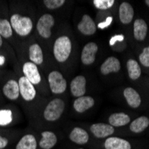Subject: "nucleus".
<instances>
[{
	"label": "nucleus",
	"instance_id": "obj_15",
	"mask_svg": "<svg viewBox=\"0 0 149 149\" xmlns=\"http://www.w3.org/2000/svg\"><path fill=\"white\" fill-rule=\"evenodd\" d=\"M104 147L105 149H131L129 141L116 137L108 138L104 142Z\"/></svg>",
	"mask_w": 149,
	"mask_h": 149
},
{
	"label": "nucleus",
	"instance_id": "obj_33",
	"mask_svg": "<svg viewBox=\"0 0 149 149\" xmlns=\"http://www.w3.org/2000/svg\"><path fill=\"white\" fill-rule=\"evenodd\" d=\"M7 145H8V139L2 136H0V149L5 148Z\"/></svg>",
	"mask_w": 149,
	"mask_h": 149
},
{
	"label": "nucleus",
	"instance_id": "obj_1",
	"mask_svg": "<svg viewBox=\"0 0 149 149\" xmlns=\"http://www.w3.org/2000/svg\"><path fill=\"white\" fill-rule=\"evenodd\" d=\"M72 51V42L68 37L63 36L58 38L54 45V56L60 62H65L70 56Z\"/></svg>",
	"mask_w": 149,
	"mask_h": 149
},
{
	"label": "nucleus",
	"instance_id": "obj_3",
	"mask_svg": "<svg viewBox=\"0 0 149 149\" xmlns=\"http://www.w3.org/2000/svg\"><path fill=\"white\" fill-rule=\"evenodd\" d=\"M63 110L64 102L60 98H56L47 105L44 111V117L48 121H55L61 117Z\"/></svg>",
	"mask_w": 149,
	"mask_h": 149
},
{
	"label": "nucleus",
	"instance_id": "obj_10",
	"mask_svg": "<svg viewBox=\"0 0 149 149\" xmlns=\"http://www.w3.org/2000/svg\"><path fill=\"white\" fill-rule=\"evenodd\" d=\"M71 93L76 97H83L86 93V79L84 76L75 77L71 83Z\"/></svg>",
	"mask_w": 149,
	"mask_h": 149
},
{
	"label": "nucleus",
	"instance_id": "obj_20",
	"mask_svg": "<svg viewBox=\"0 0 149 149\" xmlns=\"http://www.w3.org/2000/svg\"><path fill=\"white\" fill-rule=\"evenodd\" d=\"M94 99L91 97H78L74 103L73 107L78 113H84L86 110L89 109L94 105Z\"/></svg>",
	"mask_w": 149,
	"mask_h": 149
},
{
	"label": "nucleus",
	"instance_id": "obj_12",
	"mask_svg": "<svg viewBox=\"0 0 149 149\" xmlns=\"http://www.w3.org/2000/svg\"><path fill=\"white\" fill-rule=\"evenodd\" d=\"M120 69V61L113 56L108 57L101 65V73L104 75H107L111 72H118Z\"/></svg>",
	"mask_w": 149,
	"mask_h": 149
},
{
	"label": "nucleus",
	"instance_id": "obj_22",
	"mask_svg": "<svg viewBox=\"0 0 149 149\" xmlns=\"http://www.w3.org/2000/svg\"><path fill=\"white\" fill-rule=\"evenodd\" d=\"M37 140L31 134L23 136L16 145V149H37Z\"/></svg>",
	"mask_w": 149,
	"mask_h": 149
},
{
	"label": "nucleus",
	"instance_id": "obj_24",
	"mask_svg": "<svg viewBox=\"0 0 149 149\" xmlns=\"http://www.w3.org/2000/svg\"><path fill=\"white\" fill-rule=\"evenodd\" d=\"M149 126V119L146 116L139 117L130 123V129L134 133H140Z\"/></svg>",
	"mask_w": 149,
	"mask_h": 149
},
{
	"label": "nucleus",
	"instance_id": "obj_11",
	"mask_svg": "<svg viewBox=\"0 0 149 149\" xmlns=\"http://www.w3.org/2000/svg\"><path fill=\"white\" fill-rule=\"evenodd\" d=\"M78 30L82 34L89 36L96 33L97 26L89 15H83L82 20L78 24Z\"/></svg>",
	"mask_w": 149,
	"mask_h": 149
},
{
	"label": "nucleus",
	"instance_id": "obj_16",
	"mask_svg": "<svg viewBox=\"0 0 149 149\" xmlns=\"http://www.w3.org/2000/svg\"><path fill=\"white\" fill-rule=\"evenodd\" d=\"M134 28V38L139 41H143L146 37L147 33V24L143 19H137L133 24Z\"/></svg>",
	"mask_w": 149,
	"mask_h": 149
},
{
	"label": "nucleus",
	"instance_id": "obj_8",
	"mask_svg": "<svg viewBox=\"0 0 149 149\" xmlns=\"http://www.w3.org/2000/svg\"><path fill=\"white\" fill-rule=\"evenodd\" d=\"M98 50V47L96 43L89 42L88 43L82 50L81 53V61L86 65H89L94 63L96 59V55Z\"/></svg>",
	"mask_w": 149,
	"mask_h": 149
},
{
	"label": "nucleus",
	"instance_id": "obj_30",
	"mask_svg": "<svg viewBox=\"0 0 149 149\" xmlns=\"http://www.w3.org/2000/svg\"><path fill=\"white\" fill-rule=\"evenodd\" d=\"M139 62L145 67H149V46L145 47L139 55Z\"/></svg>",
	"mask_w": 149,
	"mask_h": 149
},
{
	"label": "nucleus",
	"instance_id": "obj_26",
	"mask_svg": "<svg viewBox=\"0 0 149 149\" xmlns=\"http://www.w3.org/2000/svg\"><path fill=\"white\" fill-rule=\"evenodd\" d=\"M13 35L11 23L6 19H0V36L8 38Z\"/></svg>",
	"mask_w": 149,
	"mask_h": 149
},
{
	"label": "nucleus",
	"instance_id": "obj_31",
	"mask_svg": "<svg viewBox=\"0 0 149 149\" xmlns=\"http://www.w3.org/2000/svg\"><path fill=\"white\" fill-rule=\"evenodd\" d=\"M112 21H113V18H112L111 16H109L104 22L99 23V24H98V27H99L100 29H104V28H106V27H108V26H109V25L111 24Z\"/></svg>",
	"mask_w": 149,
	"mask_h": 149
},
{
	"label": "nucleus",
	"instance_id": "obj_13",
	"mask_svg": "<svg viewBox=\"0 0 149 149\" xmlns=\"http://www.w3.org/2000/svg\"><path fill=\"white\" fill-rule=\"evenodd\" d=\"M120 21L123 24H129L131 22L134 16V9L130 4L127 2L121 3L119 9Z\"/></svg>",
	"mask_w": 149,
	"mask_h": 149
},
{
	"label": "nucleus",
	"instance_id": "obj_4",
	"mask_svg": "<svg viewBox=\"0 0 149 149\" xmlns=\"http://www.w3.org/2000/svg\"><path fill=\"white\" fill-rule=\"evenodd\" d=\"M48 83L51 91L55 94H62L65 91L67 83L63 74L57 71H54L48 75Z\"/></svg>",
	"mask_w": 149,
	"mask_h": 149
},
{
	"label": "nucleus",
	"instance_id": "obj_19",
	"mask_svg": "<svg viewBox=\"0 0 149 149\" xmlns=\"http://www.w3.org/2000/svg\"><path fill=\"white\" fill-rule=\"evenodd\" d=\"M88 132L79 127L74 128L70 133V139L79 145H84L88 141Z\"/></svg>",
	"mask_w": 149,
	"mask_h": 149
},
{
	"label": "nucleus",
	"instance_id": "obj_29",
	"mask_svg": "<svg viewBox=\"0 0 149 149\" xmlns=\"http://www.w3.org/2000/svg\"><path fill=\"white\" fill-rule=\"evenodd\" d=\"M43 3L48 9H57L61 7L65 2L64 0H44Z\"/></svg>",
	"mask_w": 149,
	"mask_h": 149
},
{
	"label": "nucleus",
	"instance_id": "obj_32",
	"mask_svg": "<svg viewBox=\"0 0 149 149\" xmlns=\"http://www.w3.org/2000/svg\"><path fill=\"white\" fill-rule=\"evenodd\" d=\"M123 35H115L113 36L111 40H110V45L111 46H113L117 41H123Z\"/></svg>",
	"mask_w": 149,
	"mask_h": 149
},
{
	"label": "nucleus",
	"instance_id": "obj_7",
	"mask_svg": "<svg viewBox=\"0 0 149 149\" xmlns=\"http://www.w3.org/2000/svg\"><path fill=\"white\" fill-rule=\"evenodd\" d=\"M22 70H23L24 77L28 79L33 85H37L41 81V77H40L38 67L35 63L31 62L25 63L23 64Z\"/></svg>",
	"mask_w": 149,
	"mask_h": 149
},
{
	"label": "nucleus",
	"instance_id": "obj_27",
	"mask_svg": "<svg viewBox=\"0 0 149 149\" xmlns=\"http://www.w3.org/2000/svg\"><path fill=\"white\" fill-rule=\"evenodd\" d=\"M13 114L10 110H0V126H6L12 123Z\"/></svg>",
	"mask_w": 149,
	"mask_h": 149
},
{
	"label": "nucleus",
	"instance_id": "obj_6",
	"mask_svg": "<svg viewBox=\"0 0 149 149\" xmlns=\"http://www.w3.org/2000/svg\"><path fill=\"white\" fill-rule=\"evenodd\" d=\"M19 89L21 96L23 97L26 101H31L36 97V89L34 88V85L26 77H21L19 81Z\"/></svg>",
	"mask_w": 149,
	"mask_h": 149
},
{
	"label": "nucleus",
	"instance_id": "obj_18",
	"mask_svg": "<svg viewBox=\"0 0 149 149\" xmlns=\"http://www.w3.org/2000/svg\"><path fill=\"white\" fill-rule=\"evenodd\" d=\"M41 139L39 141V146L42 149H51L57 143V138L55 133L51 131H43L41 133Z\"/></svg>",
	"mask_w": 149,
	"mask_h": 149
},
{
	"label": "nucleus",
	"instance_id": "obj_25",
	"mask_svg": "<svg viewBox=\"0 0 149 149\" xmlns=\"http://www.w3.org/2000/svg\"><path fill=\"white\" fill-rule=\"evenodd\" d=\"M127 70L129 77L131 79H138L141 75V69L136 60L130 59L127 62Z\"/></svg>",
	"mask_w": 149,
	"mask_h": 149
},
{
	"label": "nucleus",
	"instance_id": "obj_5",
	"mask_svg": "<svg viewBox=\"0 0 149 149\" xmlns=\"http://www.w3.org/2000/svg\"><path fill=\"white\" fill-rule=\"evenodd\" d=\"M55 24V20L51 15L46 13L39 18L38 24H37V30L39 35L44 38H48L51 36V29Z\"/></svg>",
	"mask_w": 149,
	"mask_h": 149
},
{
	"label": "nucleus",
	"instance_id": "obj_17",
	"mask_svg": "<svg viewBox=\"0 0 149 149\" xmlns=\"http://www.w3.org/2000/svg\"><path fill=\"white\" fill-rule=\"evenodd\" d=\"M128 104L132 108H138L141 104V97L139 94L132 88H127L123 91Z\"/></svg>",
	"mask_w": 149,
	"mask_h": 149
},
{
	"label": "nucleus",
	"instance_id": "obj_36",
	"mask_svg": "<svg viewBox=\"0 0 149 149\" xmlns=\"http://www.w3.org/2000/svg\"><path fill=\"white\" fill-rule=\"evenodd\" d=\"M145 2H146V5H147L148 6H149V0H146Z\"/></svg>",
	"mask_w": 149,
	"mask_h": 149
},
{
	"label": "nucleus",
	"instance_id": "obj_2",
	"mask_svg": "<svg viewBox=\"0 0 149 149\" xmlns=\"http://www.w3.org/2000/svg\"><path fill=\"white\" fill-rule=\"evenodd\" d=\"M12 29L20 36H28L31 31L33 23L31 18L27 16H22L20 15H13L10 21Z\"/></svg>",
	"mask_w": 149,
	"mask_h": 149
},
{
	"label": "nucleus",
	"instance_id": "obj_9",
	"mask_svg": "<svg viewBox=\"0 0 149 149\" xmlns=\"http://www.w3.org/2000/svg\"><path fill=\"white\" fill-rule=\"evenodd\" d=\"M90 131L96 138L104 139L111 136L114 132V129L110 124L105 123H96L90 127Z\"/></svg>",
	"mask_w": 149,
	"mask_h": 149
},
{
	"label": "nucleus",
	"instance_id": "obj_14",
	"mask_svg": "<svg viewBox=\"0 0 149 149\" xmlns=\"http://www.w3.org/2000/svg\"><path fill=\"white\" fill-rule=\"evenodd\" d=\"M3 92L5 96L10 100H15L20 96V89L18 82L13 79H10L5 84L3 88Z\"/></svg>",
	"mask_w": 149,
	"mask_h": 149
},
{
	"label": "nucleus",
	"instance_id": "obj_28",
	"mask_svg": "<svg viewBox=\"0 0 149 149\" xmlns=\"http://www.w3.org/2000/svg\"><path fill=\"white\" fill-rule=\"evenodd\" d=\"M93 4L99 10H106L113 6L114 0H94Z\"/></svg>",
	"mask_w": 149,
	"mask_h": 149
},
{
	"label": "nucleus",
	"instance_id": "obj_37",
	"mask_svg": "<svg viewBox=\"0 0 149 149\" xmlns=\"http://www.w3.org/2000/svg\"><path fill=\"white\" fill-rule=\"evenodd\" d=\"M79 149H82V148H79Z\"/></svg>",
	"mask_w": 149,
	"mask_h": 149
},
{
	"label": "nucleus",
	"instance_id": "obj_21",
	"mask_svg": "<svg viewBox=\"0 0 149 149\" xmlns=\"http://www.w3.org/2000/svg\"><path fill=\"white\" fill-rule=\"evenodd\" d=\"M130 118L124 113H116L109 117V123L113 127H121L128 124Z\"/></svg>",
	"mask_w": 149,
	"mask_h": 149
},
{
	"label": "nucleus",
	"instance_id": "obj_34",
	"mask_svg": "<svg viewBox=\"0 0 149 149\" xmlns=\"http://www.w3.org/2000/svg\"><path fill=\"white\" fill-rule=\"evenodd\" d=\"M5 61H6L5 57L3 56H0V65H3L5 63Z\"/></svg>",
	"mask_w": 149,
	"mask_h": 149
},
{
	"label": "nucleus",
	"instance_id": "obj_35",
	"mask_svg": "<svg viewBox=\"0 0 149 149\" xmlns=\"http://www.w3.org/2000/svg\"><path fill=\"white\" fill-rule=\"evenodd\" d=\"M2 44H3V40H2V37L0 36V47L2 46Z\"/></svg>",
	"mask_w": 149,
	"mask_h": 149
},
{
	"label": "nucleus",
	"instance_id": "obj_23",
	"mask_svg": "<svg viewBox=\"0 0 149 149\" xmlns=\"http://www.w3.org/2000/svg\"><path fill=\"white\" fill-rule=\"evenodd\" d=\"M29 56H30V60L31 61V63H35L36 65L41 64L43 63L42 49L38 44H33L31 46L29 49Z\"/></svg>",
	"mask_w": 149,
	"mask_h": 149
}]
</instances>
